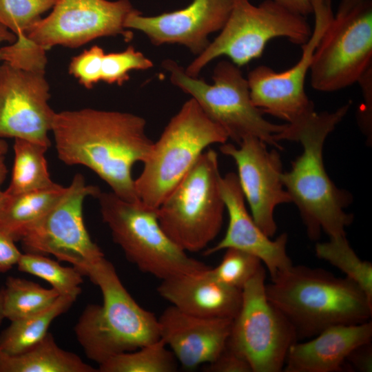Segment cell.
Instances as JSON below:
<instances>
[{
    "label": "cell",
    "instance_id": "cell-7",
    "mask_svg": "<svg viewBox=\"0 0 372 372\" xmlns=\"http://www.w3.org/2000/svg\"><path fill=\"white\" fill-rule=\"evenodd\" d=\"M217 152L205 150L156 209L166 234L186 252H198L218 235L225 205Z\"/></svg>",
    "mask_w": 372,
    "mask_h": 372
},
{
    "label": "cell",
    "instance_id": "cell-44",
    "mask_svg": "<svg viewBox=\"0 0 372 372\" xmlns=\"http://www.w3.org/2000/svg\"><path fill=\"white\" fill-rule=\"evenodd\" d=\"M5 319L3 311V287L0 288V325Z\"/></svg>",
    "mask_w": 372,
    "mask_h": 372
},
{
    "label": "cell",
    "instance_id": "cell-23",
    "mask_svg": "<svg viewBox=\"0 0 372 372\" xmlns=\"http://www.w3.org/2000/svg\"><path fill=\"white\" fill-rule=\"evenodd\" d=\"M0 372H98V369L59 347L48 332L22 353L11 355L0 350Z\"/></svg>",
    "mask_w": 372,
    "mask_h": 372
},
{
    "label": "cell",
    "instance_id": "cell-20",
    "mask_svg": "<svg viewBox=\"0 0 372 372\" xmlns=\"http://www.w3.org/2000/svg\"><path fill=\"white\" fill-rule=\"evenodd\" d=\"M211 267L161 280L158 294L179 310L211 318L234 319L242 303V290L218 280Z\"/></svg>",
    "mask_w": 372,
    "mask_h": 372
},
{
    "label": "cell",
    "instance_id": "cell-2",
    "mask_svg": "<svg viewBox=\"0 0 372 372\" xmlns=\"http://www.w3.org/2000/svg\"><path fill=\"white\" fill-rule=\"evenodd\" d=\"M265 284L269 301L294 327L298 339L337 325L371 320L372 302L352 280L320 268L292 265Z\"/></svg>",
    "mask_w": 372,
    "mask_h": 372
},
{
    "label": "cell",
    "instance_id": "cell-30",
    "mask_svg": "<svg viewBox=\"0 0 372 372\" xmlns=\"http://www.w3.org/2000/svg\"><path fill=\"white\" fill-rule=\"evenodd\" d=\"M58 0H0V23L17 37L25 34Z\"/></svg>",
    "mask_w": 372,
    "mask_h": 372
},
{
    "label": "cell",
    "instance_id": "cell-43",
    "mask_svg": "<svg viewBox=\"0 0 372 372\" xmlns=\"http://www.w3.org/2000/svg\"><path fill=\"white\" fill-rule=\"evenodd\" d=\"M8 150V145L6 141L0 138V155L5 156Z\"/></svg>",
    "mask_w": 372,
    "mask_h": 372
},
{
    "label": "cell",
    "instance_id": "cell-4",
    "mask_svg": "<svg viewBox=\"0 0 372 372\" xmlns=\"http://www.w3.org/2000/svg\"><path fill=\"white\" fill-rule=\"evenodd\" d=\"M88 278L99 287L103 303L86 306L74 333L90 360L99 365L160 339L158 318L136 302L110 261L103 258Z\"/></svg>",
    "mask_w": 372,
    "mask_h": 372
},
{
    "label": "cell",
    "instance_id": "cell-33",
    "mask_svg": "<svg viewBox=\"0 0 372 372\" xmlns=\"http://www.w3.org/2000/svg\"><path fill=\"white\" fill-rule=\"evenodd\" d=\"M46 51L24 34L14 42L0 48V61L27 71L45 72Z\"/></svg>",
    "mask_w": 372,
    "mask_h": 372
},
{
    "label": "cell",
    "instance_id": "cell-32",
    "mask_svg": "<svg viewBox=\"0 0 372 372\" xmlns=\"http://www.w3.org/2000/svg\"><path fill=\"white\" fill-rule=\"evenodd\" d=\"M154 65L142 52L128 46L119 52L105 54L102 62L101 81L108 84L122 85L130 79L132 70H146Z\"/></svg>",
    "mask_w": 372,
    "mask_h": 372
},
{
    "label": "cell",
    "instance_id": "cell-42",
    "mask_svg": "<svg viewBox=\"0 0 372 372\" xmlns=\"http://www.w3.org/2000/svg\"><path fill=\"white\" fill-rule=\"evenodd\" d=\"M17 39V36L6 26L0 23V44L3 42L12 43Z\"/></svg>",
    "mask_w": 372,
    "mask_h": 372
},
{
    "label": "cell",
    "instance_id": "cell-24",
    "mask_svg": "<svg viewBox=\"0 0 372 372\" xmlns=\"http://www.w3.org/2000/svg\"><path fill=\"white\" fill-rule=\"evenodd\" d=\"M76 299L72 296H59L46 309L10 321V324L0 333V350L8 354H18L38 343L48 333L54 319L65 313Z\"/></svg>",
    "mask_w": 372,
    "mask_h": 372
},
{
    "label": "cell",
    "instance_id": "cell-18",
    "mask_svg": "<svg viewBox=\"0 0 372 372\" xmlns=\"http://www.w3.org/2000/svg\"><path fill=\"white\" fill-rule=\"evenodd\" d=\"M220 192L228 213V227L224 237L204 250L205 256L223 249L235 248L259 258L271 278L293 264L287 253L288 236L283 233L272 240L256 225L249 214L237 175L229 172L221 176Z\"/></svg>",
    "mask_w": 372,
    "mask_h": 372
},
{
    "label": "cell",
    "instance_id": "cell-39",
    "mask_svg": "<svg viewBox=\"0 0 372 372\" xmlns=\"http://www.w3.org/2000/svg\"><path fill=\"white\" fill-rule=\"evenodd\" d=\"M288 10L306 17L312 14L311 0H274Z\"/></svg>",
    "mask_w": 372,
    "mask_h": 372
},
{
    "label": "cell",
    "instance_id": "cell-28",
    "mask_svg": "<svg viewBox=\"0 0 372 372\" xmlns=\"http://www.w3.org/2000/svg\"><path fill=\"white\" fill-rule=\"evenodd\" d=\"M315 252L318 258L329 262L355 282L372 302V264L357 256L346 236L318 242Z\"/></svg>",
    "mask_w": 372,
    "mask_h": 372
},
{
    "label": "cell",
    "instance_id": "cell-5",
    "mask_svg": "<svg viewBox=\"0 0 372 372\" xmlns=\"http://www.w3.org/2000/svg\"><path fill=\"white\" fill-rule=\"evenodd\" d=\"M228 139L224 129L194 99L185 102L153 142L143 170L134 179L140 202L156 209L206 148Z\"/></svg>",
    "mask_w": 372,
    "mask_h": 372
},
{
    "label": "cell",
    "instance_id": "cell-37",
    "mask_svg": "<svg viewBox=\"0 0 372 372\" xmlns=\"http://www.w3.org/2000/svg\"><path fill=\"white\" fill-rule=\"evenodd\" d=\"M351 369L360 372H371L372 370L371 341L362 344L354 349L347 358Z\"/></svg>",
    "mask_w": 372,
    "mask_h": 372
},
{
    "label": "cell",
    "instance_id": "cell-13",
    "mask_svg": "<svg viewBox=\"0 0 372 372\" xmlns=\"http://www.w3.org/2000/svg\"><path fill=\"white\" fill-rule=\"evenodd\" d=\"M372 66V3L335 17L313 56L311 84L331 92L358 83Z\"/></svg>",
    "mask_w": 372,
    "mask_h": 372
},
{
    "label": "cell",
    "instance_id": "cell-11",
    "mask_svg": "<svg viewBox=\"0 0 372 372\" xmlns=\"http://www.w3.org/2000/svg\"><path fill=\"white\" fill-rule=\"evenodd\" d=\"M311 5L314 27L308 41L302 45L298 62L280 72L259 65L249 72L247 79L254 105L263 114L286 121L288 127L284 140L293 141L298 130L316 113L305 92V80L313 53L334 14L331 0H311Z\"/></svg>",
    "mask_w": 372,
    "mask_h": 372
},
{
    "label": "cell",
    "instance_id": "cell-26",
    "mask_svg": "<svg viewBox=\"0 0 372 372\" xmlns=\"http://www.w3.org/2000/svg\"><path fill=\"white\" fill-rule=\"evenodd\" d=\"M3 287V311L10 321L20 319L50 306L59 296L54 288L46 289L26 279L9 276Z\"/></svg>",
    "mask_w": 372,
    "mask_h": 372
},
{
    "label": "cell",
    "instance_id": "cell-3",
    "mask_svg": "<svg viewBox=\"0 0 372 372\" xmlns=\"http://www.w3.org/2000/svg\"><path fill=\"white\" fill-rule=\"evenodd\" d=\"M350 105L349 103L331 112H316L300 126L294 141L301 143L302 152L292 163L290 170L282 174L284 186L312 240L318 239L321 231L329 238L344 236L346 227L353 221V215L344 211L351 203L352 196L334 185L322 157L326 138Z\"/></svg>",
    "mask_w": 372,
    "mask_h": 372
},
{
    "label": "cell",
    "instance_id": "cell-40",
    "mask_svg": "<svg viewBox=\"0 0 372 372\" xmlns=\"http://www.w3.org/2000/svg\"><path fill=\"white\" fill-rule=\"evenodd\" d=\"M372 3V0H341L335 17H342L362 6Z\"/></svg>",
    "mask_w": 372,
    "mask_h": 372
},
{
    "label": "cell",
    "instance_id": "cell-17",
    "mask_svg": "<svg viewBox=\"0 0 372 372\" xmlns=\"http://www.w3.org/2000/svg\"><path fill=\"white\" fill-rule=\"evenodd\" d=\"M232 4L233 0H193L184 8L151 17L136 9L125 27L143 32L155 45L176 43L198 55L210 43L208 36L224 26Z\"/></svg>",
    "mask_w": 372,
    "mask_h": 372
},
{
    "label": "cell",
    "instance_id": "cell-1",
    "mask_svg": "<svg viewBox=\"0 0 372 372\" xmlns=\"http://www.w3.org/2000/svg\"><path fill=\"white\" fill-rule=\"evenodd\" d=\"M145 127V120L132 113L87 107L55 112L51 132L63 163L87 167L118 197L140 202L132 168L153 143Z\"/></svg>",
    "mask_w": 372,
    "mask_h": 372
},
{
    "label": "cell",
    "instance_id": "cell-31",
    "mask_svg": "<svg viewBox=\"0 0 372 372\" xmlns=\"http://www.w3.org/2000/svg\"><path fill=\"white\" fill-rule=\"evenodd\" d=\"M218 266L211 268V274L220 282L242 290L262 266L257 257L244 251L227 248Z\"/></svg>",
    "mask_w": 372,
    "mask_h": 372
},
{
    "label": "cell",
    "instance_id": "cell-34",
    "mask_svg": "<svg viewBox=\"0 0 372 372\" xmlns=\"http://www.w3.org/2000/svg\"><path fill=\"white\" fill-rule=\"evenodd\" d=\"M103 49L93 45L72 57L68 72L87 89H91L101 81L102 62L105 55Z\"/></svg>",
    "mask_w": 372,
    "mask_h": 372
},
{
    "label": "cell",
    "instance_id": "cell-35",
    "mask_svg": "<svg viewBox=\"0 0 372 372\" xmlns=\"http://www.w3.org/2000/svg\"><path fill=\"white\" fill-rule=\"evenodd\" d=\"M206 372H252L247 360L227 346L211 362L205 365Z\"/></svg>",
    "mask_w": 372,
    "mask_h": 372
},
{
    "label": "cell",
    "instance_id": "cell-19",
    "mask_svg": "<svg viewBox=\"0 0 372 372\" xmlns=\"http://www.w3.org/2000/svg\"><path fill=\"white\" fill-rule=\"evenodd\" d=\"M232 320L198 317L170 305L158 318L160 339L178 363L192 370L211 362L223 351Z\"/></svg>",
    "mask_w": 372,
    "mask_h": 372
},
{
    "label": "cell",
    "instance_id": "cell-15",
    "mask_svg": "<svg viewBox=\"0 0 372 372\" xmlns=\"http://www.w3.org/2000/svg\"><path fill=\"white\" fill-rule=\"evenodd\" d=\"M45 72L0 65V138L25 139L50 147L55 112L49 105Z\"/></svg>",
    "mask_w": 372,
    "mask_h": 372
},
{
    "label": "cell",
    "instance_id": "cell-29",
    "mask_svg": "<svg viewBox=\"0 0 372 372\" xmlns=\"http://www.w3.org/2000/svg\"><path fill=\"white\" fill-rule=\"evenodd\" d=\"M19 271L48 282L61 296L74 298L81 293L83 275L74 267H64L47 256L23 253L17 265Z\"/></svg>",
    "mask_w": 372,
    "mask_h": 372
},
{
    "label": "cell",
    "instance_id": "cell-41",
    "mask_svg": "<svg viewBox=\"0 0 372 372\" xmlns=\"http://www.w3.org/2000/svg\"><path fill=\"white\" fill-rule=\"evenodd\" d=\"M4 158V156L0 155V207L5 197V192L1 189V185L6 180L8 174V169Z\"/></svg>",
    "mask_w": 372,
    "mask_h": 372
},
{
    "label": "cell",
    "instance_id": "cell-22",
    "mask_svg": "<svg viewBox=\"0 0 372 372\" xmlns=\"http://www.w3.org/2000/svg\"><path fill=\"white\" fill-rule=\"evenodd\" d=\"M66 189L67 187L54 183L44 189L18 194L5 192L0 207V231L15 242L21 241L59 202Z\"/></svg>",
    "mask_w": 372,
    "mask_h": 372
},
{
    "label": "cell",
    "instance_id": "cell-27",
    "mask_svg": "<svg viewBox=\"0 0 372 372\" xmlns=\"http://www.w3.org/2000/svg\"><path fill=\"white\" fill-rule=\"evenodd\" d=\"M178 364L172 352L159 339L111 357L99 365L98 372H174Z\"/></svg>",
    "mask_w": 372,
    "mask_h": 372
},
{
    "label": "cell",
    "instance_id": "cell-16",
    "mask_svg": "<svg viewBox=\"0 0 372 372\" xmlns=\"http://www.w3.org/2000/svg\"><path fill=\"white\" fill-rule=\"evenodd\" d=\"M267 143L255 137L242 140L238 146L227 142L220 152L235 162L237 177L251 217L269 237L277 231L274 210L277 206L291 203L282 180V164L276 149L269 150Z\"/></svg>",
    "mask_w": 372,
    "mask_h": 372
},
{
    "label": "cell",
    "instance_id": "cell-10",
    "mask_svg": "<svg viewBox=\"0 0 372 372\" xmlns=\"http://www.w3.org/2000/svg\"><path fill=\"white\" fill-rule=\"evenodd\" d=\"M262 266L242 289L226 346L249 363L252 372H280L298 339L294 327L267 299Z\"/></svg>",
    "mask_w": 372,
    "mask_h": 372
},
{
    "label": "cell",
    "instance_id": "cell-21",
    "mask_svg": "<svg viewBox=\"0 0 372 372\" xmlns=\"http://www.w3.org/2000/svg\"><path fill=\"white\" fill-rule=\"evenodd\" d=\"M306 342L294 343L287 355L285 372H335L344 369L347 358L358 346L371 342L372 323L329 327Z\"/></svg>",
    "mask_w": 372,
    "mask_h": 372
},
{
    "label": "cell",
    "instance_id": "cell-25",
    "mask_svg": "<svg viewBox=\"0 0 372 372\" xmlns=\"http://www.w3.org/2000/svg\"><path fill=\"white\" fill-rule=\"evenodd\" d=\"M49 147L30 141L15 138L11 180L5 192L9 195L52 186L45 154Z\"/></svg>",
    "mask_w": 372,
    "mask_h": 372
},
{
    "label": "cell",
    "instance_id": "cell-36",
    "mask_svg": "<svg viewBox=\"0 0 372 372\" xmlns=\"http://www.w3.org/2000/svg\"><path fill=\"white\" fill-rule=\"evenodd\" d=\"M15 241L0 231V273H6L17 265L22 253Z\"/></svg>",
    "mask_w": 372,
    "mask_h": 372
},
{
    "label": "cell",
    "instance_id": "cell-14",
    "mask_svg": "<svg viewBox=\"0 0 372 372\" xmlns=\"http://www.w3.org/2000/svg\"><path fill=\"white\" fill-rule=\"evenodd\" d=\"M52 9L24 34L45 50L56 45L77 48L104 37L133 38L125 27L136 10L130 0H58Z\"/></svg>",
    "mask_w": 372,
    "mask_h": 372
},
{
    "label": "cell",
    "instance_id": "cell-38",
    "mask_svg": "<svg viewBox=\"0 0 372 372\" xmlns=\"http://www.w3.org/2000/svg\"><path fill=\"white\" fill-rule=\"evenodd\" d=\"M372 69H369L364 76L360 79L358 83L360 84L363 96L364 99V103L363 104L364 108L362 110V118L360 121L362 123V127L367 135L369 134V125L371 126V123L369 122V111L371 112V87H372Z\"/></svg>",
    "mask_w": 372,
    "mask_h": 372
},
{
    "label": "cell",
    "instance_id": "cell-8",
    "mask_svg": "<svg viewBox=\"0 0 372 372\" xmlns=\"http://www.w3.org/2000/svg\"><path fill=\"white\" fill-rule=\"evenodd\" d=\"M96 198L114 242L140 271L163 280L210 268L169 238L158 222L156 209L123 200L112 192L101 191Z\"/></svg>",
    "mask_w": 372,
    "mask_h": 372
},
{
    "label": "cell",
    "instance_id": "cell-12",
    "mask_svg": "<svg viewBox=\"0 0 372 372\" xmlns=\"http://www.w3.org/2000/svg\"><path fill=\"white\" fill-rule=\"evenodd\" d=\"M100 192L76 174L62 198L21 240L24 252L52 255L88 277L105 256L85 227L83 207L87 197L96 198Z\"/></svg>",
    "mask_w": 372,
    "mask_h": 372
},
{
    "label": "cell",
    "instance_id": "cell-6",
    "mask_svg": "<svg viewBox=\"0 0 372 372\" xmlns=\"http://www.w3.org/2000/svg\"><path fill=\"white\" fill-rule=\"evenodd\" d=\"M163 66L171 82L189 94L237 145L246 138L255 137L281 148L279 141H282L287 124H275L263 117L252 103L247 79L232 62L223 60L217 63L212 84L187 75L173 60H165Z\"/></svg>",
    "mask_w": 372,
    "mask_h": 372
},
{
    "label": "cell",
    "instance_id": "cell-9",
    "mask_svg": "<svg viewBox=\"0 0 372 372\" xmlns=\"http://www.w3.org/2000/svg\"><path fill=\"white\" fill-rule=\"evenodd\" d=\"M220 31L185 69L187 75L198 77L208 63L221 56H227L239 68L245 65L260 58L274 38H286L302 45L309 39L312 30L304 17L274 0H265L257 6L249 0H233L229 17Z\"/></svg>",
    "mask_w": 372,
    "mask_h": 372
}]
</instances>
